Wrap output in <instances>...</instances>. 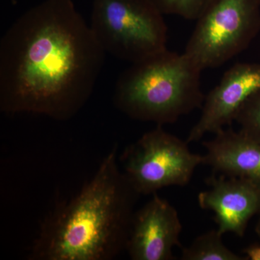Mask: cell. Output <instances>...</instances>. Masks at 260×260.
<instances>
[{"label": "cell", "mask_w": 260, "mask_h": 260, "mask_svg": "<svg viewBox=\"0 0 260 260\" xmlns=\"http://www.w3.org/2000/svg\"><path fill=\"white\" fill-rule=\"evenodd\" d=\"M208 190L198 194L200 208L214 213L220 234H245L249 220L260 213V185L244 178L212 176L205 181Z\"/></svg>", "instance_id": "obj_9"}, {"label": "cell", "mask_w": 260, "mask_h": 260, "mask_svg": "<svg viewBox=\"0 0 260 260\" xmlns=\"http://www.w3.org/2000/svg\"><path fill=\"white\" fill-rule=\"evenodd\" d=\"M242 253L245 254L246 260H260V245L252 244L247 246Z\"/></svg>", "instance_id": "obj_14"}, {"label": "cell", "mask_w": 260, "mask_h": 260, "mask_svg": "<svg viewBox=\"0 0 260 260\" xmlns=\"http://www.w3.org/2000/svg\"><path fill=\"white\" fill-rule=\"evenodd\" d=\"M205 165L230 177L244 178L260 185V143L240 130L222 129L203 142Z\"/></svg>", "instance_id": "obj_10"}, {"label": "cell", "mask_w": 260, "mask_h": 260, "mask_svg": "<svg viewBox=\"0 0 260 260\" xmlns=\"http://www.w3.org/2000/svg\"><path fill=\"white\" fill-rule=\"evenodd\" d=\"M188 144L157 125L124 150L120 157L123 172L140 195L185 186L195 169L204 164V155L192 153Z\"/></svg>", "instance_id": "obj_6"}, {"label": "cell", "mask_w": 260, "mask_h": 260, "mask_svg": "<svg viewBox=\"0 0 260 260\" xmlns=\"http://www.w3.org/2000/svg\"><path fill=\"white\" fill-rule=\"evenodd\" d=\"M105 52L138 62L167 49L164 14L150 0H94L90 25Z\"/></svg>", "instance_id": "obj_4"}, {"label": "cell", "mask_w": 260, "mask_h": 260, "mask_svg": "<svg viewBox=\"0 0 260 260\" xmlns=\"http://www.w3.org/2000/svg\"><path fill=\"white\" fill-rule=\"evenodd\" d=\"M202 72L184 53L166 49L132 63L116 81L113 102L135 120L173 124L203 107Z\"/></svg>", "instance_id": "obj_3"}, {"label": "cell", "mask_w": 260, "mask_h": 260, "mask_svg": "<svg viewBox=\"0 0 260 260\" xmlns=\"http://www.w3.org/2000/svg\"><path fill=\"white\" fill-rule=\"evenodd\" d=\"M235 121L240 131L260 143V90L251 95L238 112Z\"/></svg>", "instance_id": "obj_13"}, {"label": "cell", "mask_w": 260, "mask_h": 260, "mask_svg": "<svg viewBox=\"0 0 260 260\" xmlns=\"http://www.w3.org/2000/svg\"><path fill=\"white\" fill-rule=\"evenodd\" d=\"M196 21L184 53L203 71L219 68L259 34L260 0H214Z\"/></svg>", "instance_id": "obj_5"}, {"label": "cell", "mask_w": 260, "mask_h": 260, "mask_svg": "<svg viewBox=\"0 0 260 260\" xmlns=\"http://www.w3.org/2000/svg\"><path fill=\"white\" fill-rule=\"evenodd\" d=\"M117 155L114 146L91 179L44 218L29 259L112 260L126 250L140 195Z\"/></svg>", "instance_id": "obj_2"}, {"label": "cell", "mask_w": 260, "mask_h": 260, "mask_svg": "<svg viewBox=\"0 0 260 260\" xmlns=\"http://www.w3.org/2000/svg\"><path fill=\"white\" fill-rule=\"evenodd\" d=\"M164 15L197 20L214 0H150Z\"/></svg>", "instance_id": "obj_12"}, {"label": "cell", "mask_w": 260, "mask_h": 260, "mask_svg": "<svg viewBox=\"0 0 260 260\" xmlns=\"http://www.w3.org/2000/svg\"><path fill=\"white\" fill-rule=\"evenodd\" d=\"M105 53L72 0H44L0 41V109L72 119L91 96Z\"/></svg>", "instance_id": "obj_1"}, {"label": "cell", "mask_w": 260, "mask_h": 260, "mask_svg": "<svg viewBox=\"0 0 260 260\" xmlns=\"http://www.w3.org/2000/svg\"><path fill=\"white\" fill-rule=\"evenodd\" d=\"M255 232L256 235H257V237H259L260 239V213L259 220H258L257 223H256V225Z\"/></svg>", "instance_id": "obj_15"}, {"label": "cell", "mask_w": 260, "mask_h": 260, "mask_svg": "<svg viewBox=\"0 0 260 260\" xmlns=\"http://www.w3.org/2000/svg\"><path fill=\"white\" fill-rule=\"evenodd\" d=\"M260 90V64L239 62L224 73L218 85L205 95L199 120L188 135V143L199 141L235 121L246 101Z\"/></svg>", "instance_id": "obj_7"}, {"label": "cell", "mask_w": 260, "mask_h": 260, "mask_svg": "<svg viewBox=\"0 0 260 260\" xmlns=\"http://www.w3.org/2000/svg\"><path fill=\"white\" fill-rule=\"evenodd\" d=\"M181 231L177 210L155 193L135 212L125 251L133 260L174 259L173 250L181 246Z\"/></svg>", "instance_id": "obj_8"}, {"label": "cell", "mask_w": 260, "mask_h": 260, "mask_svg": "<svg viewBox=\"0 0 260 260\" xmlns=\"http://www.w3.org/2000/svg\"><path fill=\"white\" fill-rule=\"evenodd\" d=\"M223 234L216 230L204 233L195 238L187 247L182 249L181 260H246L223 244Z\"/></svg>", "instance_id": "obj_11"}]
</instances>
